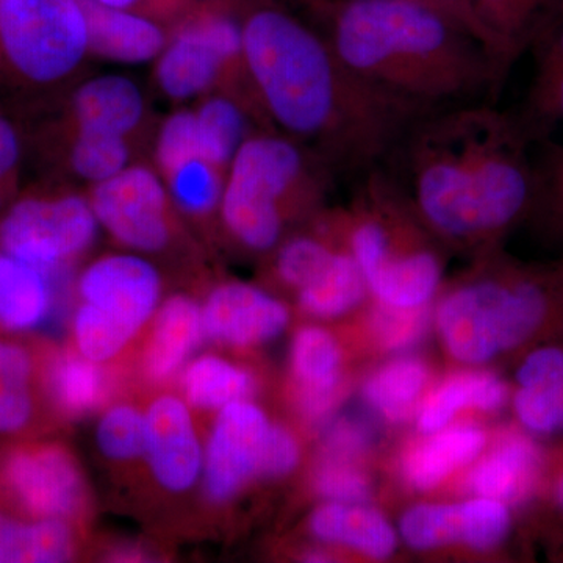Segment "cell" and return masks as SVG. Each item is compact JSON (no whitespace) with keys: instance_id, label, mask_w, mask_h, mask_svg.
Masks as SVG:
<instances>
[{"instance_id":"cell-37","label":"cell","mask_w":563,"mask_h":563,"mask_svg":"<svg viewBox=\"0 0 563 563\" xmlns=\"http://www.w3.org/2000/svg\"><path fill=\"white\" fill-rule=\"evenodd\" d=\"M69 172L87 184H101L132 165L131 139L110 133L73 131L66 152Z\"/></svg>"},{"instance_id":"cell-23","label":"cell","mask_w":563,"mask_h":563,"mask_svg":"<svg viewBox=\"0 0 563 563\" xmlns=\"http://www.w3.org/2000/svg\"><path fill=\"white\" fill-rule=\"evenodd\" d=\"M540 470L539 448L523 433H504L490 453L474 466L466 485L483 498L517 506L536 492Z\"/></svg>"},{"instance_id":"cell-26","label":"cell","mask_w":563,"mask_h":563,"mask_svg":"<svg viewBox=\"0 0 563 563\" xmlns=\"http://www.w3.org/2000/svg\"><path fill=\"white\" fill-rule=\"evenodd\" d=\"M52 274L0 251V332L27 333L49 320Z\"/></svg>"},{"instance_id":"cell-44","label":"cell","mask_w":563,"mask_h":563,"mask_svg":"<svg viewBox=\"0 0 563 563\" xmlns=\"http://www.w3.org/2000/svg\"><path fill=\"white\" fill-rule=\"evenodd\" d=\"M40 350L0 336V380L38 384Z\"/></svg>"},{"instance_id":"cell-4","label":"cell","mask_w":563,"mask_h":563,"mask_svg":"<svg viewBox=\"0 0 563 563\" xmlns=\"http://www.w3.org/2000/svg\"><path fill=\"white\" fill-rule=\"evenodd\" d=\"M336 176L312 151L276 131L244 141L225 173L218 220L252 254L279 246L292 214L313 209Z\"/></svg>"},{"instance_id":"cell-30","label":"cell","mask_w":563,"mask_h":563,"mask_svg":"<svg viewBox=\"0 0 563 563\" xmlns=\"http://www.w3.org/2000/svg\"><path fill=\"white\" fill-rule=\"evenodd\" d=\"M485 443L487 437L477 428L440 429L410 451L404 461V477L417 490H431L455 470L473 462L483 453Z\"/></svg>"},{"instance_id":"cell-33","label":"cell","mask_w":563,"mask_h":563,"mask_svg":"<svg viewBox=\"0 0 563 563\" xmlns=\"http://www.w3.org/2000/svg\"><path fill=\"white\" fill-rule=\"evenodd\" d=\"M368 291L365 276L351 252L339 251L328 268L298 291V303L310 317H342L355 309Z\"/></svg>"},{"instance_id":"cell-7","label":"cell","mask_w":563,"mask_h":563,"mask_svg":"<svg viewBox=\"0 0 563 563\" xmlns=\"http://www.w3.org/2000/svg\"><path fill=\"white\" fill-rule=\"evenodd\" d=\"M301 461L298 440L252 401L214 413L203 440L201 493L210 507H225L254 483L279 481Z\"/></svg>"},{"instance_id":"cell-5","label":"cell","mask_w":563,"mask_h":563,"mask_svg":"<svg viewBox=\"0 0 563 563\" xmlns=\"http://www.w3.org/2000/svg\"><path fill=\"white\" fill-rule=\"evenodd\" d=\"M163 295V274L146 255L125 251L95 258L76 279L70 344L90 361L117 362L146 331Z\"/></svg>"},{"instance_id":"cell-2","label":"cell","mask_w":563,"mask_h":563,"mask_svg":"<svg viewBox=\"0 0 563 563\" xmlns=\"http://www.w3.org/2000/svg\"><path fill=\"white\" fill-rule=\"evenodd\" d=\"M531 147L510 111L466 103L410 122L380 168L431 231L481 242L509 229L533 202Z\"/></svg>"},{"instance_id":"cell-38","label":"cell","mask_w":563,"mask_h":563,"mask_svg":"<svg viewBox=\"0 0 563 563\" xmlns=\"http://www.w3.org/2000/svg\"><path fill=\"white\" fill-rule=\"evenodd\" d=\"M273 268L277 279L298 292L317 279L332 262L336 250L313 235H295L276 247Z\"/></svg>"},{"instance_id":"cell-21","label":"cell","mask_w":563,"mask_h":563,"mask_svg":"<svg viewBox=\"0 0 563 563\" xmlns=\"http://www.w3.org/2000/svg\"><path fill=\"white\" fill-rule=\"evenodd\" d=\"M292 391L303 418L324 420L339 401L342 352L335 339L317 325L295 333L290 351Z\"/></svg>"},{"instance_id":"cell-34","label":"cell","mask_w":563,"mask_h":563,"mask_svg":"<svg viewBox=\"0 0 563 563\" xmlns=\"http://www.w3.org/2000/svg\"><path fill=\"white\" fill-rule=\"evenodd\" d=\"M99 455L113 468H132L144 462L146 409L132 399L117 398L99 412L95 428Z\"/></svg>"},{"instance_id":"cell-46","label":"cell","mask_w":563,"mask_h":563,"mask_svg":"<svg viewBox=\"0 0 563 563\" xmlns=\"http://www.w3.org/2000/svg\"><path fill=\"white\" fill-rule=\"evenodd\" d=\"M22 158V139L16 125L0 111V184L11 188Z\"/></svg>"},{"instance_id":"cell-3","label":"cell","mask_w":563,"mask_h":563,"mask_svg":"<svg viewBox=\"0 0 563 563\" xmlns=\"http://www.w3.org/2000/svg\"><path fill=\"white\" fill-rule=\"evenodd\" d=\"M362 81L415 113L496 103L504 77L472 32L412 0H303Z\"/></svg>"},{"instance_id":"cell-35","label":"cell","mask_w":563,"mask_h":563,"mask_svg":"<svg viewBox=\"0 0 563 563\" xmlns=\"http://www.w3.org/2000/svg\"><path fill=\"white\" fill-rule=\"evenodd\" d=\"M163 180L180 217L198 224L217 220L225 180L221 168L196 155L163 176Z\"/></svg>"},{"instance_id":"cell-14","label":"cell","mask_w":563,"mask_h":563,"mask_svg":"<svg viewBox=\"0 0 563 563\" xmlns=\"http://www.w3.org/2000/svg\"><path fill=\"white\" fill-rule=\"evenodd\" d=\"M206 342L250 350L277 339L290 322L288 307L268 291L228 280L211 287L201 302Z\"/></svg>"},{"instance_id":"cell-40","label":"cell","mask_w":563,"mask_h":563,"mask_svg":"<svg viewBox=\"0 0 563 563\" xmlns=\"http://www.w3.org/2000/svg\"><path fill=\"white\" fill-rule=\"evenodd\" d=\"M428 306L391 307L379 302L372 313L374 335L390 351L407 350L420 342L428 331Z\"/></svg>"},{"instance_id":"cell-22","label":"cell","mask_w":563,"mask_h":563,"mask_svg":"<svg viewBox=\"0 0 563 563\" xmlns=\"http://www.w3.org/2000/svg\"><path fill=\"white\" fill-rule=\"evenodd\" d=\"M90 55L120 65L155 62L165 49L169 32L147 11L114 9L84 0Z\"/></svg>"},{"instance_id":"cell-49","label":"cell","mask_w":563,"mask_h":563,"mask_svg":"<svg viewBox=\"0 0 563 563\" xmlns=\"http://www.w3.org/2000/svg\"><path fill=\"white\" fill-rule=\"evenodd\" d=\"M188 3V0H147V9L150 13L152 11H158V13H174L179 11L181 7Z\"/></svg>"},{"instance_id":"cell-32","label":"cell","mask_w":563,"mask_h":563,"mask_svg":"<svg viewBox=\"0 0 563 563\" xmlns=\"http://www.w3.org/2000/svg\"><path fill=\"white\" fill-rule=\"evenodd\" d=\"M377 301L391 307L428 306L442 280V263L431 250L385 262L363 274Z\"/></svg>"},{"instance_id":"cell-42","label":"cell","mask_w":563,"mask_h":563,"mask_svg":"<svg viewBox=\"0 0 563 563\" xmlns=\"http://www.w3.org/2000/svg\"><path fill=\"white\" fill-rule=\"evenodd\" d=\"M313 488L325 501L363 503L369 498L372 485L355 462L320 457L314 466Z\"/></svg>"},{"instance_id":"cell-27","label":"cell","mask_w":563,"mask_h":563,"mask_svg":"<svg viewBox=\"0 0 563 563\" xmlns=\"http://www.w3.org/2000/svg\"><path fill=\"white\" fill-rule=\"evenodd\" d=\"M176 388L192 412L217 413L229 404L251 401L257 379L246 366L209 352L185 365Z\"/></svg>"},{"instance_id":"cell-13","label":"cell","mask_w":563,"mask_h":563,"mask_svg":"<svg viewBox=\"0 0 563 563\" xmlns=\"http://www.w3.org/2000/svg\"><path fill=\"white\" fill-rule=\"evenodd\" d=\"M146 409L143 465L163 495L188 496L201 488L203 440L195 412L179 393L157 390Z\"/></svg>"},{"instance_id":"cell-53","label":"cell","mask_w":563,"mask_h":563,"mask_svg":"<svg viewBox=\"0 0 563 563\" xmlns=\"http://www.w3.org/2000/svg\"><path fill=\"white\" fill-rule=\"evenodd\" d=\"M555 498H558L559 506L563 509V477L559 481L558 488H555Z\"/></svg>"},{"instance_id":"cell-36","label":"cell","mask_w":563,"mask_h":563,"mask_svg":"<svg viewBox=\"0 0 563 563\" xmlns=\"http://www.w3.org/2000/svg\"><path fill=\"white\" fill-rule=\"evenodd\" d=\"M426 384L424 363L417 358H398L369 377L363 396L387 420L404 421L412 415Z\"/></svg>"},{"instance_id":"cell-17","label":"cell","mask_w":563,"mask_h":563,"mask_svg":"<svg viewBox=\"0 0 563 563\" xmlns=\"http://www.w3.org/2000/svg\"><path fill=\"white\" fill-rule=\"evenodd\" d=\"M203 343L201 302L187 292L163 299L141 335L136 355L141 383L152 390L172 387Z\"/></svg>"},{"instance_id":"cell-31","label":"cell","mask_w":563,"mask_h":563,"mask_svg":"<svg viewBox=\"0 0 563 563\" xmlns=\"http://www.w3.org/2000/svg\"><path fill=\"white\" fill-rule=\"evenodd\" d=\"M507 399V387L495 374L465 372L454 374L422 404L418 428L433 433L446 428L451 420L465 409H499Z\"/></svg>"},{"instance_id":"cell-51","label":"cell","mask_w":563,"mask_h":563,"mask_svg":"<svg viewBox=\"0 0 563 563\" xmlns=\"http://www.w3.org/2000/svg\"><path fill=\"white\" fill-rule=\"evenodd\" d=\"M303 558H306L303 561L307 562H329V554L320 550L309 551Z\"/></svg>"},{"instance_id":"cell-10","label":"cell","mask_w":563,"mask_h":563,"mask_svg":"<svg viewBox=\"0 0 563 563\" xmlns=\"http://www.w3.org/2000/svg\"><path fill=\"white\" fill-rule=\"evenodd\" d=\"M0 503L18 517L54 518L85 528L92 512V492L68 444L31 440L0 450Z\"/></svg>"},{"instance_id":"cell-28","label":"cell","mask_w":563,"mask_h":563,"mask_svg":"<svg viewBox=\"0 0 563 563\" xmlns=\"http://www.w3.org/2000/svg\"><path fill=\"white\" fill-rule=\"evenodd\" d=\"M515 410L533 432L563 429V351L543 347L532 352L518 372Z\"/></svg>"},{"instance_id":"cell-47","label":"cell","mask_w":563,"mask_h":563,"mask_svg":"<svg viewBox=\"0 0 563 563\" xmlns=\"http://www.w3.org/2000/svg\"><path fill=\"white\" fill-rule=\"evenodd\" d=\"M412 2L422 3V5L431 7L433 10L442 11L451 20L457 21L459 24L463 25L466 31L472 32L487 47L483 27H481L476 14L473 13L468 0H412Z\"/></svg>"},{"instance_id":"cell-20","label":"cell","mask_w":563,"mask_h":563,"mask_svg":"<svg viewBox=\"0 0 563 563\" xmlns=\"http://www.w3.org/2000/svg\"><path fill=\"white\" fill-rule=\"evenodd\" d=\"M68 117L73 131L131 139L146 118V99L128 76L101 74L77 85L69 99Z\"/></svg>"},{"instance_id":"cell-50","label":"cell","mask_w":563,"mask_h":563,"mask_svg":"<svg viewBox=\"0 0 563 563\" xmlns=\"http://www.w3.org/2000/svg\"><path fill=\"white\" fill-rule=\"evenodd\" d=\"M195 7H236L242 5L243 0H188Z\"/></svg>"},{"instance_id":"cell-15","label":"cell","mask_w":563,"mask_h":563,"mask_svg":"<svg viewBox=\"0 0 563 563\" xmlns=\"http://www.w3.org/2000/svg\"><path fill=\"white\" fill-rule=\"evenodd\" d=\"M404 542L415 550H432L444 544H468L487 551L506 540L510 514L506 504L479 498L461 504H421L401 518Z\"/></svg>"},{"instance_id":"cell-6","label":"cell","mask_w":563,"mask_h":563,"mask_svg":"<svg viewBox=\"0 0 563 563\" xmlns=\"http://www.w3.org/2000/svg\"><path fill=\"white\" fill-rule=\"evenodd\" d=\"M547 312V291L532 277H483L451 291L437 321L455 358L484 363L525 343Z\"/></svg>"},{"instance_id":"cell-12","label":"cell","mask_w":563,"mask_h":563,"mask_svg":"<svg viewBox=\"0 0 563 563\" xmlns=\"http://www.w3.org/2000/svg\"><path fill=\"white\" fill-rule=\"evenodd\" d=\"M101 231L125 251L162 255L179 239V221L168 188L157 169L132 163L88 192Z\"/></svg>"},{"instance_id":"cell-24","label":"cell","mask_w":563,"mask_h":563,"mask_svg":"<svg viewBox=\"0 0 563 563\" xmlns=\"http://www.w3.org/2000/svg\"><path fill=\"white\" fill-rule=\"evenodd\" d=\"M195 114L199 154L225 173L244 141L252 133L266 131L250 103L228 90L203 96Z\"/></svg>"},{"instance_id":"cell-9","label":"cell","mask_w":563,"mask_h":563,"mask_svg":"<svg viewBox=\"0 0 563 563\" xmlns=\"http://www.w3.org/2000/svg\"><path fill=\"white\" fill-rule=\"evenodd\" d=\"M88 57L84 0H0V60L14 79L55 87Z\"/></svg>"},{"instance_id":"cell-41","label":"cell","mask_w":563,"mask_h":563,"mask_svg":"<svg viewBox=\"0 0 563 563\" xmlns=\"http://www.w3.org/2000/svg\"><path fill=\"white\" fill-rule=\"evenodd\" d=\"M43 402L40 384L0 380V435L21 437L33 431Z\"/></svg>"},{"instance_id":"cell-48","label":"cell","mask_w":563,"mask_h":563,"mask_svg":"<svg viewBox=\"0 0 563 563\" xmlns=\"http://www.w3.org/2000/svg\"><path fill=\"white\" fill-rule=\"evenodd\" d=\"M87 2L96 3V5L114 7V9H131L147 11V0H87Z\"/></svg>"},{"instance_id":"cell-43","label":"cell","mask_w":563,"mask_h":563,"mask_svg":"<svg viewBox=\"0 0 563 563\" xmlns=\"http://www.w3.org/2000/svg\"><path fill=\"white\" fill-rule=\"evenodd\" d=\"M368 444L369 432L362 422L340 420L325 432L320 457L355 462Z\"/></svg>"},{"instance_id":"cell-18","label":"cell","mask_w":563,"mask_h":563,"mask_svg":"<svg viewBox=\"0 0 563 563\" xmlns=\"http://www.w3.org/2000/svg\"><path fill=\"white\" fill-rule=\"evenodd\" d=\"M532 77L523 101L510 111L529 144H542L563 125V10L533 41Z\"/></svg>"},{"instance_id":"cell-8","label":"cell","mask_w":563,"mask_h":563,"mask_svg":"<svg viewBox=\"0 0 563 563\" xmlns=\"http://www.w3.org/2000/svg\"><path fill=\"white\" fill-rule=\"evenodd\" d=\"M154 63L158 90L169 101L203 98L225 85L262 118L244 68L242 16L236 7H195L169 33Z\"/></svg>"},{"instance_id":"cell-25","label":"cell","mask_w":563,"mask_h":563,"mask_svg":"<svg viewBox=\"0 0 563 563\" xmlns=\"http://www.w3.org/2000/svg\"><path fill=\"white\" fill-rule=\"evenodd\" d=\"M79 525L66 520H31L0 509V563H62L79 555Z\"/></svg>"},{"instance_id":"cell-45","label":"cell","mask_w":563,"mask_h":563,"mask_svg":"<svg viewBox=\"0 0 563 563\" xmlns=\"http://www.w3.org/2000/svg\"><path fill=\"white\" fill-rule=\"evenodd\" d=\"M542 158L536 162V192H548L563 206V146L542 143Z\"/></svg>"},{"instance_id":"cell-11","label":"cell","mask_w":563,"mask_h":563,"mask_svg":"<svg viewBox=\"0 0 563 563\" xmlns=\"http://www.w3.org/2000/svg\"><path fill=\"white\" fill-rule=\"evenodd\" d=\"M99 232L88 195H27L0 217V251L54 276L90 252Z\"/></svg>"},{"instance_id":"cell-39","label":"cell","mask_w":563,"mask_h":563,"mask_svg":"<svg viewBox=\"0 0 563 563\" xmlns=\"http://www.w3.org/2000/svg\"><path fill=\"white\" fill-rule=\"evenodd\" d=\"M155 163L161 176L199 154L196 114L191 109H177L163 120L155 139Z\"/></svg>"},{"instance_id":"cell-19","label":"cell","mask_w":563,"mask_h":563,"mask_svg":"<svg viewBox=\"0 0 563 563\" xmlns=\"http://www.w3.org/2000/svg\"><path fill=\"white\" fill-rule=\"evenodd\" d=\"M488 52L507 80L533 41L563 10V0H468Z\"/></svg>"},{"instance_id":"cell-16","label":"cell","mask_w":563,"mask_h":563,"mask_svg":"<svg viewBox=\"0 0 563 563\" xmlns=\"http://www.w3.org/2000/svg\"><path fill=\"white\" fill-rule=\"evenodd\" d=\"M40 390L62 421H79L118 398L122 384L114 363H98L69 346L40 350Z\"/></svg>"},{"instance_id":"cell-1","label":"cell","mask_w":563,"mask_h":563,"mask_svg":"<svg viewBox=\"0 0 563 563\" xmlns=\"http://www.w3.org/2000/svg\"><path fill=\"white\" fill-rule=\"evenodd\" d=\"M243 58L269 131L302 144L339 177L380 168L421 114L358 79L317 25L276 0L240 7Z\"/></svg>"},{"instance_id":"cell-29","label":"cell","mask_w":563,"mask_h":563,"mask_svg":"<svg viewBox=\"0 0 563 563\" xmlns=\"http://www.w3.org/2000/svg\"><path fill=\"white\" fill-rule=\"evenodd\" d=\"M309 529L321 542L343 544L373 559L390 558L396 548L390 523L362 503L322 504L310 515Z\"/></svg>"},{"instance_id":"cell-52","label":"cell","mask_w":563,"mask_h":563,"mask_svg":"<svg viewBox=\"0 0 563 563\" xmlns=\"http://www.w3.org/2000/svg\"><path fill=\"white\" fill-rule=\"evenodd\" d=\"M11 188L7 187V185L0 184V217H2L3 211L7 209V202H9Z\"/></svg>"}]
</instances>
